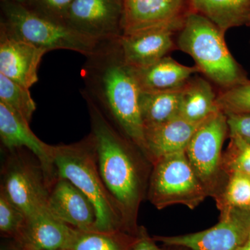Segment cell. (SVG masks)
Segmentation results:
<instances>
[{
    "label": "cell",
    "mask_w": 250,
    "mask_h": 250,
    "mask_svg": "<svg viewBox=\"0 0 250 250\" xmlns=\"http://www.w3.org/2000/svg\"><path fill=\"white\" fill-rule=\"evenodd\" d=\"M54 163L58 177L70 181L93 203L97 213L95 230L125 231L121 210L99 170L93 135L71 144L55 146Z\"/></svg>",
    "instance_id": "4"
},
{
    "label": "cell",
    "mask_w": 250,
    "mask_h": 250,
    "mask_svg": "<svg viewBox=\"0 0 250 250\" xmlns=\"http://www.w3.org/2000/svg\"><path fill=\"white\" fill-rule=\"evenodd\" d=\"M187 0H123V35L183 19Z\"/></svg>",
    "instance_id": "15"
},
{
    "label": "cell",
    "mask_w": 250,
    "mask_h": 250,
    "mask_svg": "<svg viewBox=\"0 0 250 250\" xmlns=\"http://www.w3.org/2000/svg\"><path fill=\"white\" fill-rule=\"evenodd\" d=\"M202 123L177 117L162 124L145 129V154L153 164L164 156L186 150Z\"/></svg>",
    "instance_id": "17"
},
{
    "label": "cell",
    "mask_w": 250,
    "mask_h": 250,
    "mask_svg": "<svg viewBox=\"0 0 250 250\" xmlns=\"http://www.w3.org/2000/svg\"><path fill=\"white\" fill-rule=\"evenodd\" d=\"M217 105L225 115L250 114V81L217 95Z\"/></svg>",
    "instance_id": "26"
},
{
    "label": "cell",
    "mask_w": 250,
    "mask_h": 250,
    "mask_svg": "<svg viewBox=\"0 0 250 250\" xmlns=\"http://www.w3.org/2000/svg\"><path fill=\"white\" fill-rule=\"evenodd\" d=\"M29 122L12 108L0 103V139L3 149L25 148L40 161L49 185L58 178L55 146L41 141L31 130Z\"/></svg>",
    "instance_id": "12"
},
{
    "label": "cell",
    "mask_w": 250,
    "mask_h": 250,
    "mask_svg": "<svg viewBox=\"0 0 250 250\" xmlns=\"http://www.w3.org/2000/svg\"><path fill=\"white\" fill-rule=\"evenodd\" d=\"M215 201L220 210L225 208L250 209V176L237 172L229 174L225 188Z\"/></svg>",
    "instance_id": "24"
},
{
    "label": "cell",
    "mask_w": 250,
    "mask_h": 250,
    "mask_svg": "<svg viewBox=\"0 0 250 250\" xmlns=\"http://www.w3.org/2000/svg\"><path fill=\"white\" fill-rule=\"evenodd\" d=\"M247 27H250V19L249 22H248V24H247Z\"/></svg>",
    "instance_id": "34"
},
{
    "label": "cell",
    "mask_w": 250,
    "mask_h": 250,
    "mask_svg": "<svg viewBox=\"0 0 250 250\" xmlns=\"http://www.w3.org/2000/svg\"><path fill=\"white\" fill-rule=\"evenodd\" d=\"M85 57L82 70L85 88L81 92L86 94L108 121L146 155L140 110L141 90L134 69L123 59L119 39L100 41Z\"/></svg>",
    "instance_id": "2"
},
{
    "label": "cell",
    "mask_w": 250,
    "mask_h": 250,
    "mask_svg": "<svg viewBox=\"0 0 250 250\" xmlns=\"http://www.w3.org/2000/svg\"><path fill=\"white\" fill-rule=\"evenodd\" d=\"M225 36L209 19L189 10L176 39L177 48L189 54L199 71L222 90L250 81L246 70L230 53Z\"/></svg>",
    "instance_id": "3"
},
{
    "label": "cell",
    "mask_w": 250,
    "mask_h": 250,
    "mask_svg": "<svg viewBox=\"0 0 250 250\" xmlns=\"http://www.w3.org/2000/svg\"><path fill=\"white\" fill-rule=\"evenodd\" d=\"M27 221L22 210L0 191V231L1 236L14 239L18 238Z\"/></svg>",
    "instance_id": "27"
},
{
    "label": "cell",
    "mask_w": 250,
    "mask_h": 250,
    "mask_svg": "<svg viewBox=\"0 0 250 250\" xmlns=\"http://www.w3.org/2000/svg\"><path fill=\"white\" fill-rule=\"evenodd\" d=\"M74 0H29L34 8L31 9L47 17L63 22L67 9ZM30 9V8H29Z\"/></svg>",
    "instance_id": "28"
},
{
    "label": "cell",
    "mask_w": 250,
    "mask_h": 250,
    "mask_svg": "<svg viewBox=\"0 0 250 250\" xmlns=\"http://www.w3.org/2000/svg\"><path fill=\"white\" fill-rule=\"evenodd\" d=\"M188 9L205 16L223 32L247 25L250 19V0H188Z\"/></svg>",
    "instance_id": "20"
},
{
    "label": "cell",
    "mask_w": 250,
    "mask_h": 250,
    "mask_svg": "<svg viewBox=\"0 0 250 250\" xmlns=\"http://www.w3.org/2000/svg\"><path fill=\"white\" fill-rule=\"evenodd\" d=\"M1 11V30L47 52L67 49L86 57L100 42L74 30L64 22L11 0H3Z\"/></svg>",
    "instance_id": "5"
},
{
    "label": "cell",
    "mask_w": 250,
    "mask_h": 250,
    "mask_svg": "<svg viewBox=\"0 0 250 250\" xmlns=\"http://www.w3.org/2000/svg\"><path fill=\"white\" fill-rule=\"evenodd\" d=\"M133 69L143 91L182 89L193 75L200 72L196 66L182 65L170 56H166L149 66Z\"/></svg>",
    "instance_id": "18"
},
{
    "label": "cell",
    "mask_w": 250,
    "mask_h": 250,
    "mask_svg": "<svg viewBox=\"0 0 250 250\" xmlns=\"http://www.w3.org/2000/svg\"><path fill=\"white\" fill-rule=\"evenodd\" d=\"M247 210L223 208L220 221L208 229L181 236H156L154 239L166 246L190 250H238L250 235Z\"/></svg>",
    "instance_id": "9"
},
{
    "label": "cell",
    "mask_w": 250,
    "mask_h": 250,
    "mask_svg": "<svg viewBox=\"0 0 250 250\" xmlns=\"http://www.w3.org/2000/svg\"><path fill=\"white\" fill-rule=\"evenodd\" d=\"M77 230L46 209L28 217L14 241L21 250H68Z\"/></svg>",
    "instance_id": "14"
},
{
    "label": "cell",
    "mask_w": 250,
    "mask_h": 250,
    "mask_svg": "<svg viewBox=\"0 0 250 250\" xmlns=\"http://www.w3.org/2000/svg\"><path fill=\"white\" fill-rule=\"evenodd\" d=\"M247 213H248V223H249L250 228V209L247 210Z\"/></svg>",
    "instance_id": "33"
},
{
    "label": "cell",
    "mask_w": 250,
    "mask_h": 250,
    "mask_svg": "<svg viewBox=\"0 0 250 250\" xmlns=\"http://www.w3.org/2000/svg\"><path fill=\"white\" fill-rule=\"evenodd\" d=\"M227 136L228 118L220 111L200 125L186 149L192 170L208 196L215 200L221 195L228 179L223 170L222 153Z\"/></svg>",
    "instance_id": "8"
},
{
    "label": "cell",
    "mask_w": 250,
    "mask_h": 250,
    "mask_svg": "<svg viewBox=\"0 0 250 250\" xmlns=\"http://www.w3.org/2000/svg\"><path fill=\"white\" fill-rule=\"evenodd\" d=\"M81 93L89 113L99 170L121 210L125 231L137 234L138 213L147 190L148 164L152 163L108 121L86 94Z\"/></svg>",
    "instance_id": "1"
},
{
    "label": "cell",
    "mask_w": 250,
    "mask_h": 250,
    "mask_svg": "<svg viewBox=\"0 0 250 250\" xmlns=\"http://www.w3.org/2000/svg\"><path fill=\"white\" fill-rule=\"evenodd\" d=\"M184 18L122 36L119 43L125 62L133 68H142L167 56L177 47L174 38L182 27Z\"/></svg>",
    "instance_id": "11"
},
{
    "label": "cell",
    "mask_w": 250,
    "mask_h": 250,
    "mask_svg": "<svg viewBox=\"0 0 250 250\" xmlns=\"http://www.w3.org/2000/svg\"><path fill=\"white\" fill-rule=\"evenodd\" d=\"M14 1L15 2L19 3V4L27 5V3L29 2V0H11Z\"/></svg>",
    "instance_id": "32"
},
{
    "label": "cell",
    "mask_w": 250,
    "mask_h": 250,
    "mask_svg": "<svg viewBox=\"0 0 250 250\" xmlns=\"http://www.w3.org/2000/svg\"><path fill=\"white\" fill-rule=\"evenodd\" d=\"M229 135H236L250 144V114H228Z\"/></svg>",
    "instance_id": "29"
},
{
    "label": "cell",
    "mask_w": 250,
    "mask_h": 250,
    "mask_svg": "<svg viewBox=\"0 0 250 250\" xmlns=\"http://www.w3.org/2000/svg\"><path fill=\"white\" fill-rule=\"evenodd\" d=\"M3 149L0 191L27 218L47 209L51 186L40 161L25 148Z\"/></svg>",
    "instance_id": "6"
},
{
    "label": "cell",
    "mask_w": 250,
    "mask_h": 250,
    "mask_svg": "<svg viewBox=\"0 0 250 250\" xmlns=\"http://www.w3.org/2000/svg\"><path fill=\"white\" fill-rule=\"evenodd\" d=\"M47 53L0 29V74L30 89L39 81V65Z\"/></svg>",
    "instance_id": "16"
},
{
    "label": "cell",
    "mask_w": 250,
    "mask_h": 250,
    "mask_svg": "<svg viewBox=\"0 0 250 250\" xmlns=\"http://www.w3.org/2000/svg\"><path fill=\"white\" fill-rule=\"evenodd\" d=\"M238 250H250V235L248 237V240H247L246 243L243 245L241 247H240Z\"/></svg>",
    "instance_id": "31"
},
{
    "label": "cell",
    "mask_w": 250,
    "mask_h": 250,
    "mask_svg": "<svg viewBox=\"0 0 250 250\" xmlns=\"http://www.w3.org/2000/svg\"><path fill=\"white\" fill-rule=\"evenodd\" d=\"M0 103L12 108L30 123L36 104L29 88L0 74Z\"/></svg>",
    "instance_id": "23"
},
{
    "label": "cell",
    "mask_w": 250,
    "mask_h": 250,
    "mask_svg": "<svg viewBox=\"0 0 250 250\" xmlns=\"http://www.w3.org/2000/svg\"><path fill=\"white\" fill-rule=\"evenodd\" d=\"M228 150L223 154V167L227 175L241 173L250 176V144L236 135H229Z\"/></svg>",
    "instance_id": "25"
},
{
    "label": "cell",
    "mask_w": 250,
    "mask_h": 250,
    "mask_svg": "<svg viewBox=\"0 0 250 250\" xmlns=\"http://www.w3.org/2000/svg\"><path fill=\"white\" fill-rule=\"evenodd\" d=\"M182 89L143 91L140 95V110L144 129L166 123L179 116Z\"/></svg>",
    "instance_id": "21"
},
{
    "label": "cell",
    "mask_w": 250,
    "mask_h": 250,
    "mask_svg": "<svg viewBox=\"0 0 250 250\" xmlns=\"http://www.w3.org/2000/svg\"><path fill=\"white\" fill-rule=\"evenodd\" d=\"M123 0H74L63 22L80 34L98 41L123 36Z\"/></svg>",
    "instance_id": "10"
},
{
    "label": "cell",
    "mask_w": 250,
    "mask_h": 250,
    "mask_svg": "<svg viewBox=\"0 0 250 250\" xmlns=\"http://www.w3.org/2000/svg\"><path fill=\"white\" fill-rule=\"evenodd\" d=\"M138 233L131 234L123 230L113 231L77 230L76 236L68 250H130L137 238Z\"/></svg>",
    "instance_id": "22"
},
{
    "label": "cell",
    "mask_w": 250,
    "mask_h": 250,
    "mask_svg": "<svg viewBox=\"0 0 250 250\" xmlns=\"http://www.w3.org/2000/svg\"><path fill=\"white\" fill-rule=\"evenodd\" d=\"M130 250H163L156 246L154 238H149L143 229H140L137 238Z\"/></svg>",
    "instance_id": "30"
},
{
    "label": "cell",
    "mask_w": 250,
    "mask_h": 250,
    "mask_svg": "<svg viewBox=\"0 0 250 250\" xmlns=\"http://www.w3.org/2000/svg\"><path fill=\"white\" fill-rule=\"evenodd\" d=\"M217 95L208 80L192 77L182 88L180 118L195 123H202L220 111Z\"/></svg>",
    "instance_id": "19"
},
{
    "label": "cell",
    "mask_w": 250,
    "mask_h": 250,
    "mask_svg": "<svg viewBox=\"0 0 250 250\" xmlns=\"http://www.w3.org/2000/svg\"><path fill=\"white\" fill-rule=\"evenodd\" d=\"M47 210L56 218L81 231L95 230L97 213L89 199L70 181L58 177L49 192Z\"/></svg>",
    "instance_id": "13"
},
{
    "label": "cell",
    "mask_w": 250,
    "mask_h": 250,
    "mask_svg": "<svg viewBox=\"0 0 250 250\" xmlns=\"http://www.w3.org/2000/svg\"><path fill=\"white\" fill-rule=\"evenodd\" d=\"M147 196L157 209L174 205L194 209L208 194L184 150L164 156L153 164Z\"/></svg>",
    "instance_id": "7"
}]
</instances>
